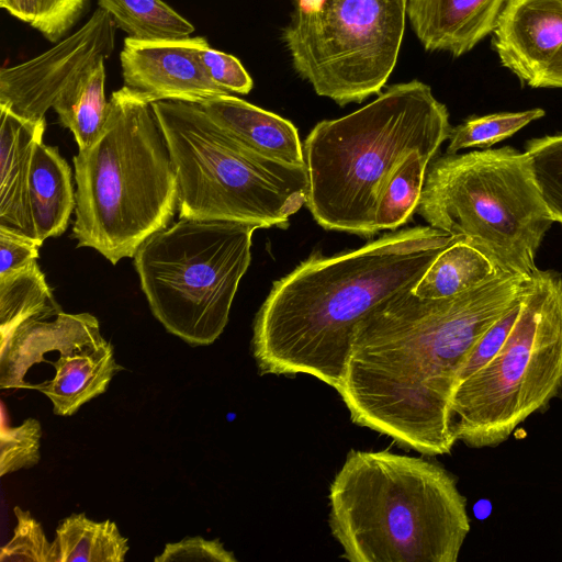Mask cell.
I'll return each mask as SVG.
<instances>
[{
  "mask_svg": "<svg viewBox=\"0 0 562 562\" xmlns=\"http://www.w3.org/2000/svg\"><path fill=\"white\" fill-rule=\"evenodd\" d=\"M527 279L503 272L445 299L411 289L374 307L356 328L336 390L351 420L424 456L450 453L458 371Z\"/></svg>",
  "mask_w": 562,
  "mask_h": 562,
  "instance_id": "obj_1",
  "label": "cell"
},
{
  "mask_svg": "<svg viewBox=\"0 0 562 562\" xmlns=\"http://www.w3.org/2000/svg\"><path fill=\"white\" fill-rule=\"evenodd\" d=\"M452 239L418 226L301 262L273 283L255 317L251 351L259 372L308 374L337 390L358 324L413 289Z\"/></svg>",
  "mask_w": 562,
  "mask_h": 562,
  "instance_id": "obj_2",
  "label": "cell"
},
{
  "mask_svg": "<svg viewBox=\"0 0 562 562\" xmlns=\"http://www.w3.org/2000/svg\"><path fill=\"white\" fill-rule=\"evenodd\" d=\"M328 498L331 535L351 562H457L471 529L449 471L389 450H351Z\"/></svg>",
  "mask_w": 562,
  "mask_h": 562,
  "instance_id": "obj_3",
  "label": "cell"
},
{
  "mask_svg": "<svg viewBox=\"0 0 562 562\" xmlns=\"http://www.w3.org/2000/svg\"><path fill=\"white\" fill-rule=\"evenodd\" d=\"M451 130L447 106L419 80L395 83L363 108L318 122L303 146L314 220L325 229L376 234L375 203L392 170L414 151L432 159Z\"/></svg>",
  "mask_w": 562,
  "mask_h": 562,
  "instance_id": "obj_4",
  "label": "cell"
},
{
  "mask_svg": "<svg viewBox=\"0 0 562 562\" xmlns=\"http://www.w3.org/2000/svg\"><path fill=\"white\" fill-rule=\"evenodd\" d=\"M98 138L74 156L77 247L112 265L133 258L178 209L176 172L153 102L123 86L112 92Z\"/></svg>",
  "mask_w": 562,
  "mask_h": 562,
  "instance_id": "obj_5",
  "label": "cell"
},
{
  "mask_svg": "<svg viewBox=\"0 0 562 562\" xmlns=\"http://www.w3.org/2000/svg\"><path fill=\"white\" fill-rule=\"evenodd\" d=\"M151 104L176 172L179 218L285 227L306 204V167L249 151L199 103L160 100Z\"/></svg>",
  "mask_w": 562,
  "mask_h": 562,
  "instance_id": "obj_6",
  "label": "cell"
},
{
  "mask_svg": "<svg viewBox=\"0 0 562 562\" xmlns=\"http://www.w3.org/2000/svg\"><path fill=\"white\" fill-rule=\"evenodd\" d=\"M417 213L429 226L462 237L507 273L529 278L553 223L528 155L505 146L447 154L429 164Z\"/></svg>",
  "mask_w": 562,
  "mask_h": 562,
  "instance_id": "obj_7",
  "label": "cell"
},
{
  "mask_svg": "<svg viewBox=\"0 0 562 562\" xmlns=\"http://www.w3.org/2000/svg\"><path fill=\"white\" fill-rule=\"evenodd\" d=\"M562 390V278L537 269L525 282L516 323L498 351L458 383L450 406L458 440L496 447Z\"/></svg>",
  "mask_w": 562,
  "mask_h": 562,
  "instance_id": "obj_8",
  "label": "cell"
},
{
  "mask_svg": "<svg viewBox=\"0 0 562 562\" xmlns=\"http://www.w3.org/2000/svg\"><path fill=\"white\" fill-rule=\"evenodd\" d=\"M256 229L240 222L179 218L138 247L133 259L140 289L168 333L193 347L221 336L251 261Z\"/></svg>",
  "mask_w": 562,
  "mask_h": 562,
  "instance_id": "obj_9",
  "label": "cell"
},
{
  "mask_svg": "<svg viewBox=\"0 0 562 562\" xmlns=\"http://www.w3.org/2000/svg\"><path fill=\"white\" fill-rule=\"evenodd\" d=\"M408 0H293L282 40L295 72L339 105L380 93L400 53Z\"/></svg>",
  "mask_w": 562,
  "mask_h": 562,
  "instance_id": "obj_10",
  "label": "cell"
},
{
  "mask_svg": "<svg viewBox=\"0 0 562 562\" xmlns=\"http://www.w3.org/2000/svg\"><path fill=\"white\" fill-rule=\"evenodd\" d=\"M116 25L98 8L74 34L45 53L0 70V106L32 121L45 119L63 91L86 69L108 59Z\"/></svg>",
  "mask_w": 562,
  "mask_h": 562,
  "instance_id": "obj_11",
  "label": "cell"
},
{
  "mask_svg": "<svg viewBox=\"0 0 562 562\" xmlns=\"http://www.w3.org/2000/svg\"><path fill=\"white\" fill-rule=\"evenodd\" d=\"M206 43L202 36L159 42L126 37L120 53L124 86L151 102L201 103L218 94H229L209 78L200 64L198 50Z\"/></svg>",
  "mask_w": 562,
  "mask_h": 562,
  "instance_id": "obj_12",
  "label": "cell"
},
{
  "mask_svg": "<svg viewBox=\"0 0 562 562\" xmlns=\"http://www.w3.org/2000/svg\"><path fill=\"white\" fill-rule=\"evenodd\" d=\"M492 33L502 66L532 87L562 47V0H506Z\"/></svg>",
  "mask_w": 562,
  "mask_h": 562,
  "instance_id": "obj_13",
  "label": "cell"
},
{
  "mask_svg": "<svg viewBox=\"0 0 562 562\" xmlns=\"http://www.w3.org/2000/svg\"><path fill=\"white\" fill-rule=\"evenodd\" d=\"M103 340L98 318L89 313L30 318L0 339V387L26 389L29 370L45 361V355L69 353Z\"/></svg>",
  "mask_w": 562,
  "mask_h": 562,
  "instance_id": "obj_14",
  "label": "cell"
},
{
  "mask_svg": "<svg viewBox=\"0 0 562 562\" xmlns=\"http://www.w3.org/2000/svg\"><path fill=\"white\" fill-rule=\"evenodd\" d=\"M506 0H408L407 16L425 49L454 57L493 32Z\"/></svg>",
  "mask_w": 562,
  "mask_h": 562,
  "instance_id": "obj_15",
  "label": "cell"
},
{
  "mask_svg": "<svg viewBox=\"0 0 562 562\" xmlns=\"http://www.w3.org/2000/svg\"><path fill=\"white\" fill-rule=\"evenodd\" d=\"M199 104L249 151L283 165L306 167L303 144L289 120L232 94H218Z\"/></svg>",
  "mask_w": 562,
  "mask_h": 562,
  "instance_id": "obj_16",
  "label": "cell"
},
{
  "mask_svg": "<svg viewBox=\"0 0 562 562\" xmlns=\"http://www.w3.org/2000/svg\"><path fill=\"white\" fill-rule=\"evenodd\" d=\"M0 227L38 240L30 204V169L46 121L24 119L5 106H0Z\"/></svg>",
  "mask_w": 562,
  "mask_h": 562,
  "instance_id": "obj_17",
  "label": "cell"
},
{
  "mask_svg": "<svg viewBox=\"0 0 562 562\" xmlns=\"http://www.w3.org/2000/svg\"><path fill=\"white\" fill-rule=\"evenodd\" d=\"M52 364L55 369L53 379L35 383L32 389L49 398L53 412L58 416H71L83 404L103 394L112 378L123 370L108 340L60 353Z\"/></svg>",
  "mask_w": 562,
  "mask_h": 562,
  "instance_id": "obj_18",
  "label": "cell"
},
{
  "mask_svg": "<svg viewBox=\"0 0 562 562\" xmlns=\"http://www.w3.org/2000/svg\"><path fill=\"white\" fill-rule=\"evenodd\" d=\"M30 204L37 239L43 244L68 227L76 209L71 170L55 146L35 143L30 169Z\"/></svg>",
  "mask_w": 562,
  "mask_h": 562,
  "instance_id": "obj_19",
  "label": "cell"
},
{
  "mask_svg": "<svg viewBox=\"0 0 562 562\" xmlns=\"http://www.w3.org/2000/svg\"><path fill=\"white\" fill-rule=\"evenodd\" d=\"M480 248L453 237L412 289L423 299H445L476 288L503 273Z\"/></svg>",
  "mask_w": 562,
  "mask_h": 562,
  "instance_id": "obj_20",
  "label": "cell"
},
{
  "mask_svg": "<svg viewBox=\"0 0 562 562\" xmlns=\"http://www.w3.org/2000/svg\"><path fill=\"white\" fill-rule=\"evenodd\" d=\"M104 61L82 71L53 105L59 122L74 134L78 149L89 147L98 138L109 116Z\"/></svg>",
  "mask_w": 562,
  "mask_h": 562,
  "instance_id": "obj_21",
  "label": "cell"
},
{
  "mask_svg": "<svg viewBox=\"0 0 562 562\" xmlns=\"http://www.w3.org/2000/svg\"><path fill=\"white\" fill-rule=\"evenodd\" d=\"M63 312L37 261L0 277V339L30 318Z\"/></svg>",
  "mask_w": 562,
  "mask_h": 562,
  "instance_id": "obj_22",
  "label": "cell"
},
{
  "mask_svg": "<svg viewBox=\"0 0 562 562\" xmlns=\"http://www.w3.org/2000/svg\"><path fill=\"white\" fill-rule=\"evenodd\" d=\"M57 562H124L128 540L112 520L94 521L85 513L64 518L53 541Z\"/></svg>",
  "mask_w": 562,
  "mask_h": 562,
  "instance_id": "obj_23",
  "label": "cell"
},
{
  "mask_svg": "<svg viewBox=\"0 0 562 562\" xmlns=\"http://www.w3.org/2000/svg\"><path fill=\"white\" fill-rule=\"evenodd\" d=\"M116 27L142 42L190 37L194 26L162 0H98Z\"/></svg>",
  "mask_w": 562,
  "mask_h": 562,
  "instance_id": "obj_24",
  "label": "cell"
},
{
  "mask_svg": "<svg viewBox=\"0 0 562 562\" xmlns=\"http://www.w3.org/2000/svg\"><path fill=\"white\" fill-rule=\"evenodd\" d=\"M431 158L418 151L407 155L385 180L374 211L376 231L396 229L416 211Z\"/></svg>",
  "mask_w": 562,
  "mask_h": 562,
  "instance_id": "obj_25",
  "label": "cell"
},
{
  "mask_svg": "<svg viewBox=\"0 0 562 562\" xmlns=\"http://www.w3.org/2000/svg\"><path fill=\"white\" fill-rule=\"evenodd\" d=\"M544 114V110L536 108L518 112L471 116L460 125L452 127L447 154H457L459 150L470 147L487 148L513 136Z\"/></svg>",
  "mask_w": 562,
  "mask_h": 562,
  "instance_id": "obj_26",
  "label": "cell"
},
{
  "mask_svg": "<svg viewBox=\"0 0 562 562\" xmlns=\"http://www.w3.org/2000/svg\"><path fill=\"white\" fill-rule=\"evenodd\" d=\"M525 153L547 212L562 225V133L529 139Z\"/></svg>",
  "mask_w": 562,
  "mask_h": 562,
  "instance_id": "obj_27",
  "label": "cell"
},
{
  "mask_svg": "<svg viewBox=\"0 0 562 562\" xmlns=\"http://www.w3.org/2000/svg\"><path fill=\"white\" fill-rule=\"evenodd\" d=\"M16 526L11 540L0 550L1 562H57V550L29 510L14 507Z\"/></svg>",
  "mask_w": 562,
  "mask_h": 562,
  "instance_id": "obj_28",
  "label": "cell"
},
{
  "mask_svg": "<svg viewBox=\"0 0 562 562\" xmlns=\"http://www.w3.org/2000/svg\"><path fill=\"white\" fill-rule=\"evenodd\" d=\"M42 427L37 419L26 418L19 426H5L0 430V475L29 469L41 459Z\"/></svg>",
  "mask_w": 562,
  "mask_h": 562,
  "instance_id": "obj_29",
  "label": "cell"
},
{
  "mask_svg": "<svg viewBox=\"0 0 562 562\" xmlns=\"http://www.w3.org/2000/svg\"><path fill=\"white\" fill-rule=\"evenodd\" d=\"M521 300L522 294L474 344L458 371L454 386L479 371L498 351L516 323Z\"/></svg>",
  "mask_w": 562,
  "mask_h": 562,
  "instance_id": "obj_30",
  "label": "cell"
},
{
  "mask_svg": "<svg viewBox=\"0 0 562 562\" xmlns=\"http://www.w3.org/2000/svg\"><path fill=\"white\" fill-rule=\"evenodd\" d=\"M198 57L209 78L225 92L247 94L252 89L251 77L233 55L211 48L206 43L199 48Z\"/></svg>",
  "mask_w": 562,
  "mask_h": 562,
  "instance_id": "obj_31",
  "label": "cell"
},
{
  "mask_svg": "<svg viewBox=\"0 0 562 562\" xmlns=\"http://www.w3.org/2000/svg\"><path fill=\"white\" fill-rule=\"evenodd\" d=\"M32 27L52 43L58 42L82 16L89 0H35Z\"/></svg>",
  "mask_w": 562,
  "mask_h": 562,
  "instance_id": "obj_32",
  "label": "cell"
},
{
  "mask_svg": "<svg viewBox=\"0 0 562 562\" xmlns=\"http://www.w3.org/2000/svg\"><path fill=\"white\" fill-rule=\"evenodd\" d=\"M155 562L171 561H215L236 562L232 551L224 548L220 539L206 540L203 537H184L178 542L166 543L164 551L155 557Z\"/></svg>",
  "mask_w": 562,
  "mask_h": 562,
  "instance_id": "obj_33",
  "label": "cell"
},
{
  "mask_svg": "<svg viewBox=\"0 0 562 562\" xmlns=\"http://www.w3.org/2000/svg\"><path fill=\"white\" fill-rule=\"evenodd\" d=\"M42 245L36 239L0 227V277L35 261Z\"/></svg>",
  "mask_w": 562,
  "mask_h": 562,
  "instance_id": "obj_34",
  "label": "cell"
},
{
  "mask_svg": "<svg viewBox=\"0 0 562 562\" xmlns=\"http://www.w3.org/2000/svg\"><path fill=\"white\" fill-rule=\"evenodd\" d=\"M0 7L14 18L33 26L36 18L35 0H0Z\"/></svg>",
  "mask_w": 562,
  "mask_h": 562,
  "instance_id": "obj_35",
  "label": "cell"
},
{
  "mask_svg": "<svg viewBox=\"0 0 562 562\" xmlns=\"http://www.w3.org/2000/svg\"><path fill=\"white\" fill-rule=\"evenodd\" d=\"M531 88H562V47Z\"/></svg>",
  "mask_w": 562,
  "mask_h": 562,
  "instance_id": "obj_36",
  "label": "cell"
}]
</instances>
